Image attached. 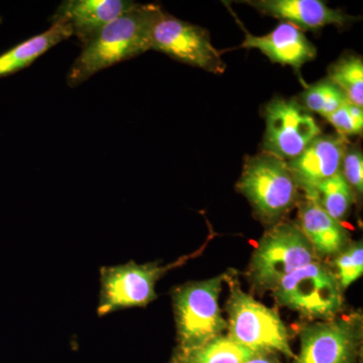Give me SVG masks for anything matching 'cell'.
<instances>
[{"label":"cell","instance_id":"obj_24","mask_svg":"<svg viewBox=\"0 0 363 363\" xmlns=\"http://www.w3.org/2000/svg\"><path fill=\"white\" fill-rule=\"evenodd\" d=\"M245 363H281L278 355L272 353H255Z\"/></svg>","mask_w":363,"mask_h":363},{"label":"cell","instance_id":"obj_3","mask_svg":"<svg viewBox=\"0 0 363 363\" xmlns=\"http://www.w3.org/2000/svg\"><path fill=\"white\" fill-rule=\"evenodd\" d=\"M228 337L255 353L294 358L288 330L278 313L241 290L233 281L227 302Z\"/></svg>","mask_w":363,"mask_h":363},{"label":"cell","instance_id":"obj_15","mask_svg":"<svg viewBox=\"0 0 363 363\" xmlns=\"http://www.w3.org/2000/svg\"><path fill=\"white\" fill-rule=\"evenodd\" d=\"M297 224L317 255H337L348 245L346 229L316 200L305 198L304 201L298 203Z\"/></svg>","mask_w":363,"mask_h":363},{"label":"cell","instance_id":"obj_11","mask_svg":"<svg viewBox=\"0 0 363 363\" xmlns=\"http://www.w3.org/2000/svg\"><path fill=\"white\" fill-rule=\"evenodd\" d=\"M347 138L339 135H320L297 157L288 162L305 198H311L322 182L340 172Z\"/></svg>","mask_w":363,"mask_h":363},{"label":"cell","instance_id":"obj_19","mask_svg":"<svg viewBox=\"0 0 363 363\" xmlns=\"http://www.w3.org/2000/svg\"><path fill=\"white\" fill-rule=\"evenodd\" d=\"M328 79L343 91L350 104L363 107V61L358 55H345L329 68Z\"/></svg>","mask_w":363,"mask_h":363},{"label":"cell","instance_id":"obj_23","mask_svg":"<svg viewBox=\"0 0 363 363\" xmlns=\"http://www.w3.org/2000/svg\"><path fill=\"white\" fill-rule=\"evenodd\" d=\"M340 173L348 185L358 194L363 192V156L359 147L347 145L344 152Z\"/></svg>","mask_w":363,"mask_h":363},{"label":"cell","instance_id":"obj_12","mask_svg":"<svg viewBox=\"0 0 363 363\" xmlns=\"http://www.w3.org/2000/svg\"><path fill=\"white\" fill-rule=\"evenodd\" d=\"M259 13L292 23L302 30H320L326 26H343L352 18L331 9L321 0H250L243 1Z\"/></svg>","mask_w":363,"mask_h":363},{"label":"cell","instance_id":"obj_16","mask_svg":"<svg viewBox=\"0 0 363 363\" xmlns=\"http://www.w3.org/2000/svg\"><path fill=\"white\" fill-rule=\"evenodd\" d=\"M72 35L71 26L61 18H52L51 28L40 35L16 45L0 55V78L13 75L32 65L39 57Z\"/></svg>","mask_w":363,"mask_h":363},{"label":"cell","instance_id":"obj_4","mask_svg":"<svg viewBox=\"0 0 363 363\" xmlns=\"http://www.w3.org/2000/svg\"><path fill=\"white\" fill-rule=\"evenodd\" d=\"M238 189L267 222L288 213L297 204L300 190L288 162L264 152L247 157Z\"/></svg>","mask_w":363,"mask_h":363},{"label":"cell","instance_id":"obj_17","mask_svg":"<svg viewBox=\"0 0 363 363\" xmlns=\"http://www.w3.org/2000/svg\"><path fill=\"white\" fill-rule=\"evenodd\" d=\"M255 354L228 336L220 335L195 347H177L171 363H245Z\"/></svg>","mask_w":363,"mask_h":363},{"label":"cell","instance_id":"obj_22","mask_svg":"<svg viewBox=\"0 0 363 363\" xmlns=\"http://www.w3.org/2000/svg\"><path fill=\"white\" fill-rule=\"evenodd\" d=\"M327 121L335 128L337 135L346 138L347 135H362L363 130L362 107L350 104H344L328 117Z\"/></svg>","mask_w":363,"mask_h":363},{"label":"cell","instance_id":"obj_5","mask_svg":"<svg viewBox=\"0 0 363 363\" xmlns=\"http://www.w3.org/2000/svg\"><path fill=\"white\" fill-rule=\"evenodd\" d=\"M316 255L297 223H278L253 252L250 279L260 290L274 291L286 276L317 260Z\"/></svg>","mask_w":363,"mask_h":363},{"label":"cell","instance_id":"obj_13","mask_svg":"<svg viewBox=\"0 0 363 363\" xmlns=\"http://www.w3.org/2000/svg\"><path fill=\"white\" fill-rule=\"evenodd\" d=\"M241 48L259 50L274 63L291 66L296 70L317 55L316 48L304 33L289 23H279L272 32L259 37L245 33Z\"/></svg>","mask_w":363,"mask_h":363},{"label":"cell","instance_id":"obj_21","mask_svg":"<svg viewBox=\"0 0 363 363\" xmlns=\"http://www.w3.org/2000/svg\"><path fill=\"white\" fill-rule=\"evenodd\" d=\"M336 278L341 289H347L363 274L362 241L347 245L335 259Z\"/></svg>","mask_w":363,"mask_h":363},{"label":"cell","instance_id":"obj_18","mask_svg":"<svg viewBox=\"0 0 363 363\" xmlns=\"http://www.w3.org/2000/svg\"><path fill=\"white\" fill-rule=\"evenodd\" d=\"M309 199L316 200L332 218L340 221L350 213L354 202V191L339 172L319 184L315 189L314 195Z\"/></svg>","mask_w":363,"mask_h":363},{"label":"cell","instance_id":"obj_8","mask_svg":"<svg viewBox=\"0 0 363 363\" xmlns=\"http://www.w3.org/2000/svg\"><path fill=\"white\" fill-rule=\"evenodd\" d=\"M150 50L211 73L225 72L220 52L212 45L207 30L177 18L162 11V7L152 25Z\"/></svg>","mask_w":363,"mask_h":363},{"label":"cell","instance_id":"obj_7","mask_svg":"<svg viewBox=\"0 0 363 363\" xmlns=\"http://www.w3.org/2000/svg\"><path fill=\"white\" fill-rule=\"evenodd\" d=\"M272 292L279 304L305 317L333 319L343 305L336 274L318 260L286 276Z\"/></svg>","mask_w":363,"mask_h":363},{"label":"cell","instance_id":"obj_2","mask_svg":"<svg viewBox=\"0 0 363 363\" xmlns=\"http://www.w3.org/2000/svg\"><path fill=\"white\" fill-rule=\"evenodd\" d=\"M223 274L205 281H191L177 286L172 293L177 327V347L201 345L223 335L227 322L219 307Z\"/></svg>","mask_w":363,"mask_h":363},{"label":"cell","instance_id":"obj_9","mask_svg":"<svg viewBox=\"0 0 363 363\" xmlns=\"http://www.w3.org/2000/svg\"><path fill=\"white\" fill-rule=\"evenodd\" d=\"M362 318H333L306 327L293 363H358L362 352Z\"/></svg>","mask_w":363,"mask_h":363},{"label":"cell","instance_id":"obj_1","mask_svg":"<svg viewBox=\"0 0 363 363\" xmlns=\"http://www.w3.org/2000/svg\"><path fill=\"white\" fill-rule=\"evenodd\" d=\"M159 4H136L104 26L87 42L67 74V84L77 87L98 72L150 50V33Z\"/></svg>","mask_w":363,"mask_h":363},{"label":"cell","instance_id":"obj_6","mask_svg":"<svg viewBox=\"0 0 363 363\" xmlns=\"http://www.w3.org/2000/svg\"><path fill=\"white\" fill-rule=\"evenodd\" d=\"M191 255L175 262L160 266L157 262L136 264L128 262L100 269V293L98 316L128 308L145 307L156 300V285L167 272L185 264Z\"/></svg>","mask_w":363,"mask_h":363},{"label":"cell","instance_id":"obj_14","mask_svg":"<svg viewBox=\"0 0 363 363\" xmlns=\"http://www.w3.org/2000/svg\"><path fill=\"white\" fill-rule=\"evenodd\" d=\"M130 0H66L52 18H61L71 26L72 35L81 44L135 6Z\"/></svg>","mask_w":363,"mask_h":363},{"label":"cell","instance_id":"obj_10","mask_svg":"<svg viewBox=\"0 0 363 363\" xmlns=\"http://www.w3.org/2000/svg\"><path fill=\"white\" fill-rule=\"evenodd\" d=\"M262 152L289 162L321 133L314 117L296 100L276 98L267 105Z\"/></svg>","mask_w":363,"mask_h":363},{"label":"cell","instance_id":"obj_20","mask_svg":"<svg viewBox=\"0 0 363 363\" xmlns=\"http://www.w3.org/2000/svg\"><path fill=\"white\" fill-rule=\"evenodd\" d=\"M348 102L343 91L328 78L309 86L301 93L300 104L308 111L320 114L324 118Z\"/></svg>","mask_w":363,"mask_h":363}]
</instances>
